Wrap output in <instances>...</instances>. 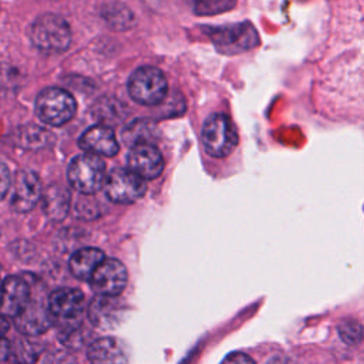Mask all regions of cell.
<instances>
[{
    "label": "cell",
    "instance_id": "obj_7",
    "mask_svg": "<svg viewBox=\"0 0 364 364\" xmlns=\"http://www.w3.org/2000/svg\"><path fill=\"white\" fill-rule=\"evenodd\" d=\"M105 193L115 203H132L144 196L145 181L129 168H114L105 179Z\"/></svg>",
    "mask_w": 364,
    "mask_h": 364
},
{
    "label": "cell",
    "instance_id": "obj_6",
    "mask_svg": "<svg viewBox=\"0 0 364 364\" xmlns=\"http://www.w3.org/2000/svg\"><path fill=\"white\" fill-rule=\"evenodd\" d=\"M203 30L215 47L223 54H239L253 48L259 43L257 33L249 23L206 27Z\"/></svg>",
    "mask_w": 364,
    "mask_h": 364
},
{
    "label": "cell",
    "instance_id": "obj_22",
    "mask_svg": "<svg viewBox=\"0 0 364 364\" xmlns=\"http://www.w3.org/2000/svg\"><path fill=\"white\" fill-rule=\"evenodd\" d=\"M338 334L341 337V340L346 343V344H350V346H355V344H360L363 341V337H364V330L361 327V324L355 320H343L338 327Z\"/></svg>",
    "mask_w": 364,
    "mask_h": 364
},
{
    "label": "cell",
    "instance_id": "obj_14",
    "mask_svg": "<svg viewBox=\"0 0 364 364\" xmlns=\"http://www.w3.org/2000/svg\"><path fill=\"white\" fill-rule=\"evenodd\" d=\"M31 297L28 282L18 276H9L3 282V291L0 300V314L7 317H17L27 306Z\"/></svg>",
    "mask_w": 364,
    "mask_h": 364
},
{
    "label": "cell",
    "instance_id": "obj_23",
    "mask_svg": "<svg viewBox=\"0 0 364 364\" xmlns=\"http://www.w3.org/2000/svg\"><path fill=\"white\" fill-rule=\"evenodd\" d=\"M119 107L121 104H118V101L101 102L98 104V108L95 107V117L100 118L101 124L109 127V124H115L121 121V118H124L125 114L119 111Z\"/></svg>",
    "mask_w": 364,
    "mask_h": 364
},
{
    "label": "cell",
    "instance_id": "obj_24",
    "mask_svg": "<svg viewBox=\"0 0 364 364\" xmlns=\"http://www.w3.org/2000/svg\"><path fill=\"white\" fill-rule=\"evenodd\" d=\"M85 198L80 199L77 202V206H75V210H77V215L84 218V219H91V218H95L97 216V203L91 200V198H88V195H84Z\"/></svg>",
    "mask_w": 364,
    "mask_h": 364
},
{
    "label": "cell",
    "instance_id": "obj_29",
    "mask_svg": "<svg viewBox=\"0 0 364 364\" xmlns=\"http://www.w3.org/2000/svg\"><path fill=\"white\" fill-rule=\"evenodd\" d=\"M267 364H293L289 358H286V357H273Z\"/></svg>",
    "mask_w": 364,
    "mask_h": 364
},
{
    "label": "cell",
    "instance_id": "obj_17",
    "mask_svg": "<svg viewBox=\"0 0 364 364\" xmlns=\"http://www.w3.org/2000/svg\"><path fill=\"white\" fill-rule=\"evenodd\" d=\"M71 196L65 186L50 185L41 195V206L44 213L53 220H63L70 210Z\"/></svg>",
    "mask_w": 364,
    "mask_h": 364
},
{
    "label": "cell",
    "instance_id": "obj_13",
    "mask_svg": "<svg viewBox=\"0 0 364 364\" xmlns=\"http://www.w3.org/2000/svg\"><path fill=\"white\" fill-rule=\"evenodd\" d=\"M47 303L53 318L60 320H74L85 307L84 294L78 289L73 287H61L54 290L50 293Z\"/></svg>",
    "mask_w": 364,
    "mask_h": 364
},
{
    "label": "cell",
    "instance_id": "obj_32",
    "mask_svg": "<svg viewBox=\"0 0 364 364\" xmlns=\"http://www.w3.org/2000/svg\"><path fill=\"white\" fill-rule=\"evenodd\" d=\"M0 270H1V269H0Z\"/></svg>",
    "mask_w": 364,
    "mask_h": 364
},
{
    "label": "cell",
    "instance_id": "obj_12",
    "mask_svg": "<svg viewBox=\"0 0 364 364\" xmlns=\"http://www.w3.org/2000/svg\"><path fill=\"white\" fill-rule=\"evenodd\" d=\"M128 168L142 179H154L164 169V158L154 144H141L131 148L127 158Z\"/></svg>",
    "mask_w": 364,
    "mask_h": 364
},
{
    "label": "cell",
    "instance_id": "obj_31",
    "mask_svg": "<svg viewBox=\"0 0 364 364\" xmlns=\"http://www.w3.org/2000/svg\"><path fill=\"white\" fill-rule=\"evenodd\" d=\"M17 364H24V363H17Z\"/></svg>",
    "mask_w": 364,
    "mask_h": 364
},
{
    "label": "cell",
    "instance_id": "obj_9",
    "mask_svg": "<svg viewBox=\"0 0 364 364\" xmlns=\"http://www.w3.org/2000/svg\"><path fill=\"white\" fill-rule=\"evenodd\" d=\"M127 314L125 304L117 296L97 294L87 310L88 320L92 326L101 330H112L119 326Z\"/></svg>",
    "mask_w": 364,
    "mask_h": 364
},
{
    "label": "cell",
    "instance_id": "obj_3",
    "mask_svg": "<svg viewBox=\"0 0 364 364\" xmlns=\"http://www.w3.org/2000/svg\"><path fill=\"white\" fill-rule=\"evenodd\" d=\"M202 144L205 151L215 158L228 156L237 145V132L225 114H212L202 127Z\"/></svg>",
    "mask_w": 364,
    "mask_h": 364
},
{
    "label": "cell",
    "instance_id": "obj_5",
    "mask_svg": "<svg viewBox=\"0 0 364 364\" xmlns=\"http://www.w3.org/2000/svg\"><path fill=\"white\" fill-rule=\"evenodd\" d=\"M75 101L73 95L57 87L43 90L36 100V112L38 118L48 125L60 127L68 122L75 114Z\"/></svg>",
    "mask_w": 364,
    "mask_h": 364
},
{
    "label": "cell",
    "instance_id": "obj_15",
    "mask_svg": "<svg viewBox=\"0 0 364 364\" xmlns=\"http://www.w3.org/2000/svg\"><path fill=\"white\" fill-rule=\"evenodd\" d=\"M78 144L81 149L95 155L114 156L119 151V144L112 128L104 124H97L85 129Z\"/></svg>",
    "mask_w": 364,
    "mask_h": 364
},
{
    "label": "cell",
    "instance_id": "obj_19",
    "mask_svg": "<svg viewBox=\"0 0 364 364\" xmlns=\"http://www.w3.org/2000/svg\"><path fill=\"white\" fill-rule=\"evenodd\" d=\"M156 135V127L152 121L136 119L131 122L122 132V139L128 146H135L141 144H154Z\"/></svg>",
    "mask_w": 364,
    "mask_h": 364
},
{
    "label": "cell",
    "instance_id": "obj_21",
    "mask_svg": "<svg viewBox=\"0 0 364 364\" xmlns=\"http://www.w3.org/2000/svg\"><path fill=\"white\" fill-rule=\"evenodd\" d=\"M192 10L199 16H213L230 10L236 0H189Z\"/></svg>",
    "mask_w": 364,
    "mask_h": 364
},
{
    "label": "cell",
    "instance_id": "obj_18",
    "mask_svg": "<svg viewBox=\"0 0 364 364\" xmlns=\"http://www.w3.org/2000/svg\"><path fill=\"white\" fill-rule=\"evenodd\" d=\"M104 253L97 247H81L73 253L68 266L74 277L80 280H90L97 266L104 260Z\"/></svg>",
    "mask_w": 364,
    "mask_h": 364
},
{
    "label": "cell",
    "instance_id": "obj_25",
    "mask_svg": "<svg viewBox=\"0 0 364 364\" xmlns=\"http://www.w3.org/2000/svg\"><path fill=\"white\" fill-rule=\"evenodd\" d=\"M10 183H11L10 171H9L7 165L0 161V200H1V199L6 196V193L9 192Z\"/></svg>",
    "mask_w": 364,
    "mask_h": 364
},
{
    "label": "cell",
    "instance_id": "obj_27",
    "mask_svg": "<svg viewBox=\"0 0 364 364\" xmlns=\"http://www.w3.org/2000/svg\"><path fill=\"white\" fill-rule=\"evenodd\" d=\"M10 355H11V344L4 337H0V364L9 360Z\"/></svg>",
    "mask_w": 364,
    "mask_h": 364
},
{
    "label": "cell",
    "instance_id": "obj_10",
    "mask_svg": "<svg viewBox=\"0 0 364 364\" xmlns=\"http://www.w3.org/2000/svg\"><path fill=\"white\" fill-rule=\"evenodd\" d=\"M51 323L53 316L48 310V303L44 299L33 294L23 311L14 317L16 328L24 336L43 334L51 327Z\"/></svg>",
    "mask_w": 364,
    "mask_h": 364
},
{
    "label": "cell",
    "instance_id": "obj_26",
    "mask_svg": "<svg viewBox=\"0 0 364 364\" xmlns=\"http://www.w3.org/2000/svg\"><path fill=\"white\" fill-rule=\"evenodd\" d=\"M220 364H255V361L249 355L236 351L228 354Z\"/></svg>",
    "mask_w": 364,
    "mask_h": 364
},
{
    "label": "cell",
    "instance_id": "obj_2",
    "mask_svg": "<svg viewBox=\"0 0 364 364\" xmlns=\"http://www.w3.org/2000/svg\"><path fill=\"white\" fill-rule=\"evenodd\" d=\"M68 182L71 188L82 195H92L98 192L107 179L105 164L95 154H81L71 159L68 165Z\"/></svg>",
    "mask_w": 364,
    "mask_h": 364
},
{
    "label": "cell",
    "instance_id": "obj_30",
    "mask_svg": "<svg viewBox=\"0 0 364 364\" xmlns=\"http://www.w3.org/2000/svg\"><path fill=\"white\" fill-rule=\"evenodd\" d=\"M1 291H3V282H0V300H1Z\"/></svg>",
    "mask_w": 364,
    "mask_h": 364
},
{
    "label": "cell",
    "instance_id": "obj_11",
    "mask_svg": "<svg viewBox=\"0 0 364 364\" xmlns=\"http://www.w3.org/2000/svg\"><path fill=\"white\" fill-rule=\"evenodd\" d=\"M41 195V182L37 173L31 169H23L17 173L14 181L11 209L14 212L26 213L38 203Z\"/></svg>",
    "mask_w": 364,
    "mask_h": 364
},
{
    "label": "cell",
    "instance_id": "obj_28",
    "mask_svg": "<svg viewBox=\"0 0 364 364\" xmlns=\"http://www.w3.org/2000/svg\"><path fill=\"white\" fill-rule=\"evenodd\" d=\"M9 330V321L6 320L4 316L0 314V337H3Z\"/></svg>",
    "mask_w": 364,
    "mask_h": 364
},
{
    "label": "cell",
    "instance_id": "obj_20",
    "mask_svg": "<svg viewBox=\"0 0 364 364\" xmlns=\"http://www.w3.org/2000/svg\"><path fill=\"white\" fill-rule=\"evenodd\" d=\"M101 14L108 26L115 30H127L132 26L134 14L132 11L122 3L112 1L102 7Z\"/></svg>",
    "mask_w": 364,
    "mask_h": 364
},
{
    "label": "cell",
    "instance_id": "obj_4",
    "mask_svg": "<svg viewBox=\"0 0 364 364\" xmlns=\"http://www.w3.org/2000/svg\"><path fill=\"white\" fill-rule=\"evenodd\" d=\"M168 90V82L161 70L144 65L136 68L128 81V91L134 101L144 105L159 104Z\"/></svg>",
    "mask_w": 364,
    "mask_h": 364
},
{
    "label": "cell",
    "instance_id": "obj_16",
    "mask_svg": "<svg viewBox=\"0 0 364 364\" xmlns=\"http://www.w3.org/2000/svg\"><path fill=\"white\" fill-rule=\"evenodd\" d=\"M87 355L91 364H127L128 361L124 344L114 337H102L92 341Z\"/></svg>",
    "mask_w": 364,
    "mask_h": 364
},
{
    "label": "cell",
    "instance_id": "obj_8",
    "mask_svg": "<svg viewBox=\"0 0 364 364\" xmlns=\"http://www.w3.org/2000/svg\"><path fill=\"white\" fill-rule=\"evenodd\" d=\"M127 269L117 259H104L90 277L94 293L102 296H118L127 286Z\"/></svg>",
    "mask_w": 364,
    "mask_h": 364
},
{
    "label": "cell",
    "instance_id": "obj_1",
    "mask_svg": "<svg viewBox=\"0 0 364 364\" xmlns=\"http://www.w3.org/2000/svg\"><path fill=\"white\" fill-rule=\"evenodd\" d=\"M31 43L44 54H60L71 43V28L68 23L53 13L38 16L30 26Z\"/></svg>",
    "mask_w": 364,
    "mask_h": 364
}]
</instances>
